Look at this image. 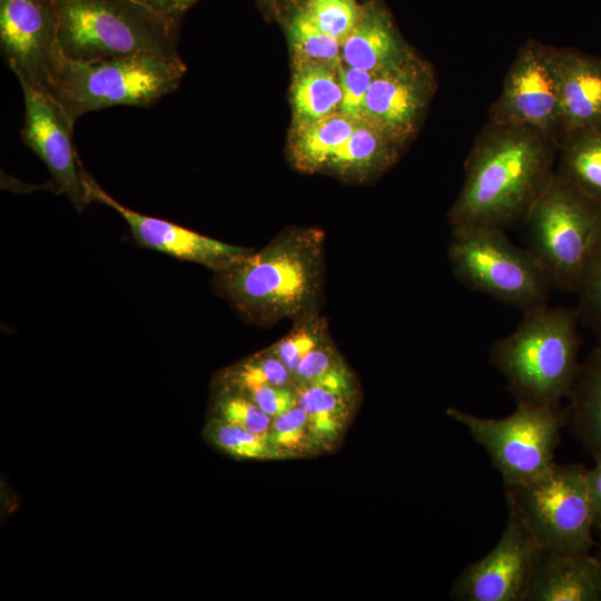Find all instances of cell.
I'll list each match as a JSON object with an SVG mask.
<instances>
[{
    "mask_svg": "<svg viewBox=\"0 0 601 601\" xmlns=\"http://www.w3.org/2000/svg\"><path fill=\"white\" fill-rule=\"evenodd\" d=\"M558 150V139L541 130L487 121L465 159L450 225L505 230L523 223L555 173Z\"/></svg>",
    "mask_w": 601,
    "mask_h": 601,
    "instance_id": "obj_1",
    "label": "cell"
},
{
    "mask_svg": "<svg viewBox=\"0 0 601 601\" xmlns=\"http://www.w3.org/2000/svg\"><path fill=\"white\" fill-rule=\"evenodd\" d=\"M324 231L290 227L234 266L215 289L248 322L269 326L317 312L324 280Z\"/></svg>",
    "mask_w": 601,
    "mask_h": 601,
    "instance_id": "obj_2",
    "label": "cell"
},
{
    "mask_svg": "<svg viewBox=\"0 0 601 601\" xmlns=\"http://www.w3.org/2000/svg\"><path fill=\"white\" fill-rule=\"evenodd\" d=\"M579 323L577 307L545 304L523 312L516 328L493 342L489 361L516 403L562 406L581 366Z\"/></svg>",
    "mask_w": 601,
    "mask_h": 601,
    "instance_id": "obj_3",
    "label": "cell"
},
{
    "mask_svg": "<svg viewBox=\"0 0 601 601\" xmlns=\"http://www.w3.org/2000/svg\"><path fill=\"white\" fill-rule=\"evenodd\" d=\"M57 9L59 42L68 59L179 56L180 24L137 0H57Z\"/></svg>",
    "mask_w": 601,
    "mask_h": 601,
    "instance_id": "obj_4",
    "label": "cell"
},
{
    "mask_svg": "<svg viewBox=\"0 0 601 601\" xmlns=\"http://www.w3.org/2000/svg\"><path fill=\"white\" fill-rule=\"evenodd\" d=\"M179 56H125L79 61L63 57L50 96L75 124L81 116L114 106L150 107L180 85Z\"/></svg>",
    "mask_w": 601,
    "mask_h": 601,
    "instance_id": "obj_5",
    "label": "cell"
},
{
    "mask_svg": "<svg viewBox=\"0 0 601 601\" xmlns=\"http://www.w3.org/2000/svg\"><path fill=\"white\" fill-rule=\"evenodd\" d=\"M528 249L553 288L577 293L601 231V201L554 173L523 220Z\"/></svg>",
    "mask_w": 601,
    "mask_h": 601,
    "instance_id": "obj_6",
    "label": "cell"
},
{
    "mask_svg": "<svg viewBox=\"0 0 601 601\" xmlns=\"http://www.w3.org/2000/svg\"><path fill=\"white\" fill-rule=\"evenodd\" d=\"M447 259L467 288L526 312L548 304L553 288L528 248L514 245L504 229L451 226Z\"/></svg>",
    "mask_w": 601,
    "mask_h": 601,
    "instance_id": "obj_7",
    "label": "cell"
},
{
    "mask_svg": "<svg viewBox=\"0 0 601 601\" xmlns=\"http://www.w3.org/2000/svg\"><path fill=\"white\" fill-rule=\"evenodd\" d=\"M587 469L553 463L539 476L504 485L508 510L529 529L543 552L572 554L595 545Z\"/></svg>",
    "mask_w": 601,
    "mask_h": 601,
    "instance_id": "obj_8",
    "label": "cell"
},
{
    "mask_svg": "<svg viewBox=\"0 0 601 601\" xmlns=\"http://www.w3.org/2000/svg\"><path fill=\"white\" fill-rule=\"evenodd\" d=\"M446 415L464 426L485 450L504 485L523 483L545 472L554 463L566 425L562 406L529 403H516L515 410L501 418L482 417L455 407H449Z\"/></svg>",
    "mask_w": 601,
    "mask_h": 601,
    "instance_id": "obj_9",
    "label": "cell"
},
{
    "mask_svg": "<svg viewBox=\"0 0 601 601\" xmlns=\"http://www.w3.org/2000/svg\"><path fill=\"white\" fill-rule=\"evenodd\" d=\"M556 50L535 39L519 47L500 95L489 108L487 121L534 128L559 141L561 95Z\"/></svg>",
    "mask_w": 601,
    "mask_h": 601,
    "instance_id": "obj_10",
    "label": "cell"
},
{
    "mask_svg": "<svg viewBox=\"0 0 601 601\" xmlns=\"http://www.w3.org/2000/svg\"><path fill=\"white\" fill-rule=\"evenodd\" d=\"M0 48L19 82L50 95L65 57L57 0H0Z\"/></svg>",
    "mask_w": 601,
    "mask_h": 601,
    "instance_id": "obj_11",
    "label": "cell"
},
{
    "mask_svg": "<svg viewBox=\"0 0 601 601\" xmlns=\"http://www.w3.org/2000/svg\"><path fill=\"white\" fill-rule=\"evenodd\" d=\"M436 86L433 66L414 52L374 73L361 120L403 148L418 131Z\"/></svg>",
    "mask_w": 601,
    "mask_h": 601,
    "instance_id": "obj_12",
    "label": "cell"
},
{
    "mask_svg": "<svg viewBox=\"0 0 601 601\" xmlns=\"http://www.w3.org/2000/svg\"><path fill=\"white\" fill-rule=\"evenodd\" d=\"M509 511V510H508ZM542 550L512 512L496 544L455 579L451 597L460 601H525Z\"/></svg>",
    "mask_w": 601,
    "mask_h": 601,
    "instance_id": "obj_13",
    "label": "cell"
},
{
    "mask_svg": "<svg viewBox=\"0 0 601 601\" xmlns=\"http://www.w3.org/2000/svg\"><path fill=\"white\" fill-rule=\"evenodd\" d=\"M20 86L24 105L21 139L46 165L51 188L82 211L91 201L85 168L72 142L75 124L50 95L22 82Z\"/></svg>",
    "mask_w": 601,
    "mask_h": 601,
    "instance_id": "obj_14",
    "label": "cell"
},
{
    "mask_svg": "<svg viewBox=\"0 0 601 601\" xmlns=\"http://www.w3.org/2000/svg\"><path fill=\"white\" fill-rule=\"evenodd\" d=\"M85 180L90 201L115 209L142 247L200 264L214 273L234 266L254 252L253 248L226 244L168 220L139 214L108 195L86 169Z\"/></svg>",
    "mask_w": 601,
    "mask_h": 601,
    "instance_id": "obj_15",
    "label": "cell"
},
{
    "mask_svg": "<svg viewBox=\"0 0 601 601\" xmlns=\"http://www.w3.org/2000/svg\"><path fill=\"white\" fill-rule=\"evenodd\" d=\"M361 4L357 23L341 43L344 65L377 73L415 52L401 35L384 0H363Z\"/></svg>",
    "mask_w": 601,
    "mask_h": 601,
    "instance_id": "obj_16",
    "label": "cell"
},
{
    "mask_svg": "<svg viewBox=\"0 0 601 601\" xmlns=\"http://www.w3.org/2000/svg\"><path fill=\"white\" fill-rule=\"evenodd\" d=\"M561 95L559 141L572 134L601 130V57L558 48Z\"/></svg>",
    "mask_w": 601,
    "mask_h": 601,
    "instance_id": "obj_17",
    "label": "cell"
},
{
    "mask_svg": "<svg viewBox=\"0 0 601 601\" xmlns=\"http://www.w3.org/2000/svg\"><path fill=\"white\" fill-rule=\"evenodd\" d=\"M525 601H601V552H541Z\"/></svg>",
    "mask_w": 601,
    "mask_h": 601,
    "instance_id": "obj_18",
    "label": "cell"
},
{
    "mask_svg": "<svg viewBox=\"0 0 601 601\" xmlns=\"http://www.w3.org/2000/svg\"><path fill=\"white\" fill-rule=\"evenodd\" d=\"M338 67L292 60V128H299L339 112L342 90Z\"/></svg>",
    "mask_w": 601,
    "mask_h": 601,
    "instance_id": "obj_19",
    "label": "cell"
},
{
    "mask_svg": "<svg viewBox=\"0 0 601 601\" xmlns=\"http://www.w3.org/2000/svg\"><path fill=\"white\" fill-rule=\"evenodd\" d=\"M401 148L382 132L359 120L346 142L323 173L348 181H366L388 170Z\"/></svg>",
    "mask_w": 601,
    "mask_h": 601,
    "instance_id": "obj_20",
    "label": "cell"
},
{
    "mask_svg": "<svg viewBox=\"0 0 601 601\" xmlns=\"http://www.w3.org/2000/svg\"><path fill=\"white\" fill-rule=\"evenodd\" d=\"M568 400L565 426L593 459L601 456V342L581 362Z\"/></svg>",
    "mask_w": 601,
    "mask_h": 601,
    "instance_id": "obj_21",
    "label": "cell"
},
{
    "mask_svg": "<svg viewBox=\"0 0 601 601\" xmlns=\"http://www.w3.org/2000/svg\"><path fill=\"white\" fill-rule=\"evenodd\" d=\"M359 120L336 112L290 129L288 155L293 166L307 174L323 173L329 159L346 142Z\"/></svg>",
    "mask_w": 601,
    "mask_h": 601,
    "instance_id": "obj_22",
    "label": "cell"
},
{
    "mask_svg": "<svg viewBox=\"0 0 601 601\" xmlns=\"http://www.w3.org/2000/svg\"><path fill=\"white\" fill-rule=\"evenodd\" d=\"M274 13L286 33L292 60L335 67L342 63L341 42L314 24L305 11L304 0H283Z\"/></svg>",
    "mask_w": 601,
    "mask_h": 601,
    "instance_id": "obj_23",
    "label": "cell"
},
{
    "mask_svg": "<svg viewBox=\"0 0 601 601\" xmlns=\"http://www.w3.org/2000/svg\"><path fill=\"white\" fill-rule=\"evenodd\" d=\"M555 173L601 201V130L563 137L559 141Z\"/></svg>",
    "mask_w": 601,
    "mask_h": 601,
    "instance_id": "obj_24",
    "label": "cell"
},
{
    "mask_svg": "<svg viewBox=\"0 0 601 601\" xmlns=\"http://www.w3.org/2000/svg\"><path fill=\"white\" fill-rule=\"evenodd\" d=\"M295 391L314 436L322 440L337 436L347 417L348 396L314 384H298Z\"/></svg>",
    "mask_w": 601,
    "mask_h": 601,
    "instance_id": "obj_25",
    "label": "cell"
},
{
    "mask_svg": "<svg viewBox=\"0 0 601 601\" xmlns=\"http://www.w3.org/2000/svg\"><path fill=\"white\" fill-rule=\"evenodd\" d=\"M205 436L213 445L237 459L266 460L285 454L268 435L250 432L214 416L205 427Z\"/></svg>",
    "mask_w": 601,
    "mask_h": 601,
    "instance_id": "obj_26",
    "label": "cell"
},
{
    "mask_svg": "<svg viewBox=\"0 0 601 601\" xmlns=\"http://www.w3.org/2000/svg\"><path fill=\"white\" fill-rule=\"evenodd\" d=\"M219 384L237 388L255 384L296 386L293 374L269 347L227 368L221 373Z\"/></svg>",
    "mask_w": 601,
    "mask_h": 601,
    "instance_id": "obj_27",
    "label": "cell"
},
{
    "mask_svg": "<svg viewBox=\"0 0 601 601\" xmlns=\"http://www.w3.org/2000/svg\"><path fill=\"white\" fill-rule=\"evenodd\" d=\"M292 331L269 348L295 374L300 361L323 341L328 338L327 325L318 313H312L295 321Z\"/></svg>",
    "mask_w": 601,
    "mask_h": 601,
    "instance_id": "obj_28",
    "label": "cell"
},
{
    "mask_svg": "<svg viewBox=\"0 0 601 601\" xmlns=\"http://www.w3.org/2000/svg\"><path fill=\"white\" fill-rule=\"evenodd\" d=\"M214 417L250 432L268 435L273 417L239 391L219 385L214 404Z\"/></svg>",
    "mask_w": 601,
    "mask_h": 601,
    "instance_id": "obj_29",
    "label": "cell"
},
{
    "mask_svg": "<svg viewBox=\"0 0 601 601\" xmlns=\"http://www.w3.org/2000/svg\"><path fill=\"white\" fill-rule=\"evenodd\" d=\"M580 322L601 342V231L583 267L577 293Z\"/></svg>",
    "mask_w": 601,
    "mask_h": 601,
    "instance_id": "obj_30",
    "label": "cell"
},
{
    "mask_svg": "<svg viewBox=\"0 0 601 601\" xmlns=\"http://www.w3.org/2000/svg\"><path fill=\"white\" fill-rule=\"evenodd\" d=\"M304 8L318 29L342 43L357 23L362 4L357 0H304Z\"/></svg>",
    "mask_w": 601,
    "mask_h": 601,
    "instance_id": "obj_31",
    "label": "cell"
},
{
    "mask_svg": "<svg viewBox=\"0 0 601 601\" xmlns=\"http://www.w3.org/2000/svg\"><path fill=\"white\" fill-rule=\"evenodd\" d=\"M313 437L308 416L298 404L273 417L269 439L285 454L307 449Z\"/></svg>",
    "mask_w": 601,
    "mask_h": 601,
    "instance_id": "obj_32",
    "label": "cell"
},
{
    "mask_svg": "<svg viewBox=\"0 0 601 601\" xmlns=\"http://www.w3.org/2000/svg\"><path fill=\"white\" fill-rule=\"evenodd\" d=\"M338 80L342 90L339 112L361 120L367 91L374 73L344 65L338 66Z\"/></svg>",
    "mask_w": 601,
    "mask_h": 601,
    "instance_id": "obj_33",
    "label": "cell"
},
{
    "mask_svg": "<svg viewBox=\"0 0 601 601\" xmlns=\"http://www.w3.org/2000/svg\"><path fill=\"white\" fill-rule=\"evenodd\" d=\"M295 387L275 386L270 384H255L245 387L230 388H234L247 395L264 412H266L269 416L275 417L297 405Z\"/></svg>",
    "mask_w": 601,
    "mask_h": 601,
    "instance_id": "obj_34",
    "label": "cell"
},
{
    "mask_svg": "<svg viewBox=\"0 0 601 601\" xmlns=\"http://www.w3.org/2000/svg\"><path fill=\"white\" fill-rule=\"evenodd\" d=\"M343 364L329 337L313 348L299 363L294 374L296 385L314 384L333 368Z\"/></svg>",
    "mask_w": 601,
    "mask_h": 601,
    "instance_id": "obj_35",
    "label": "cell"
},
{
    "mask_svg": "<svg viewBox=\"0 0 601 601\" xmlns=\"http://www.w3.org/2000/svg\"><path fill=\"white\" fill-rule=\"evenodd\" d=\"M592 467L587 469V484L592 506L594 533L601 536V456L593 459Z\"/></svg>",
    "mask_w": 601,
    "mask_h": 601,
    "instance_id": "obj_36",
    "label": "cell"
},
{
    "mask_svg": "<svg viewBox=\"0 0 601 601\" xmlns=\"http://www.w3.org/2000/svg\"><path fill=\"white\" fill-rule=\"evenodd\" d=\"M165 19L181 24L188 9L200 0H137Z\"/></svg>",
    "mask_w": 601,
    "mask_h": 601,
    "instance_id": "obj_37",
    "label": "cell"
},
{
    "mask_svg": "<svg viewBox=\"0 0 601 601\" xmlns=\"http://www.w3.org/2000/svg\"><path fill=\"white\" fill-rule=\"evenodd\" d=\"M262 10L266 12H274L278 3L283 0H256Z\"/></svg>",
    "mask_w": 601,
    "mask_h": 601,
    "instance_id": "obj_38",
    "label": "cell"
}]
</instances>
